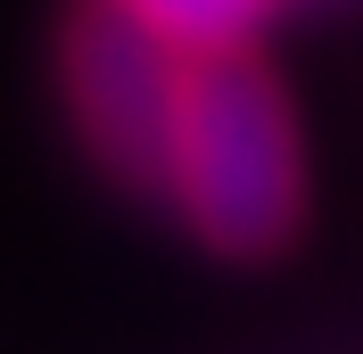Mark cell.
<instances>
[{"label":"cell","instance_id":"cell-1","mask_svg":"<svg viewBox=\"0 0 363 354\" xmlns=\"http://www.w3.org/2000/svg\"><path fill=\"white\" fill-rule=\"evenodd\" d=\"M165 190L182 198L190 231L231 247V256H264V247L289 239V222H297V132H289V99L272 91V74L256 58H240V50L190 58Z\"/></svg>","mask_w":363,"mask_h":354},{"label":"cell","instance_id":"cell-2","mask_svg":"<svg viewBox=\"0 0 363 354\" xmlns=\"http://www.w3.org/2000/svg\"><path fill=\"white\" fill-rule=\"evenodd\" d=\"M182 91H190V67H182L174 42L149 33L124 0H99V8L74 25V108H83V132L99 140L124 173L165 181Z\"/></svg>","mask_w":363,"mask_h":354},{"label":"cell","instance_id":"cell-3","mask_svg":"<svg viewBox=\"0 0 363 354\" xmlns=\"http://www.w3.org/2000/svg\"><path fill=\"white\" fill-rule=\"evenodd\" d=\"M149 33H165L174 50H190V58H215V50H240L264 25L272 0H124Z\"/></svg>","mask_w":363,"mask_h":354}]
</instances>
